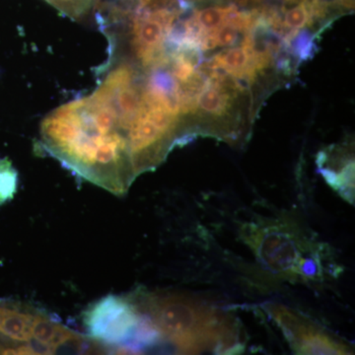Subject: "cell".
Listing matches in <instances>:
<instances>
[{"label":"cell","instance_id":"obj_7","mask_svg":"<svg viewBox=\"0 0 355 355\" xmlns=\"http://www.w3.org/2000/svg\"><path fill=\"white\" fill-rule=\"evenodd\" d=\"M315 15L314 6L309 0H303L295 7L284 13V19L280 21V31L286 34V41H291L296 33L312 23Z\"/></svg>","mask_w":355,"mask_h":355},{"label":"cell","instance_id":"obj_5","mask_svg":"<svg viewBox=\"0 0 355 355\" xmlns=\"http://www.w3.org/2000/svg\"><path fill=\"white\" fill-rule=\"evenodd\" d=\"M268 315L279 327L296 354H350L352 349L297 311L268 305Z\"/></svg>","mask_w":355,"mask_h":355},{"label":"cell","instance_id":"obj_9","mask_svg":"<svg viewBox=\"0 0 355 355\" xmlns=\"http://www.w3.org/2000/svg\"><path fill=\"white\" fill-rule=\"evenodd\" d=\"M18 174L8 159H0V205L12 200L17 191Z\"/></svg>","mask_w":355,"mask_h":355},{"label":"cell","instance_id":"obj_1","mask_svg":"<svg viewBox=\"0 0 355 355\" xmlns=\"http://www.w3.org/2000/svg\"><path fill=\"white\" fill-rule=\"evenodd\" d=\"M130 298L159 338L183 354L227 350L239 345L237 324L214 306L178 294L149 293Z\"/></svg>","mask_w":355,"mask_h":355},{"label":"cell","instance_id":"obj_6","mask_svg":"<svg viewBox=\"0 0 355 355\" xmlns=\"http://www.w3.org/2000/svg\"><path fill=\"white\" fill-rule=\"evenodd\" d=\"M209 69L221 70L236 79H244L248 83H253L261 71L253 51L246 43L241 46L227 49L217 53L209 62Z\"/></svg>","mask_w":355,"mask_h":355},{"label":"cell","instance_id":"obj_2","mask_svg":"<svg viewBox=\"0 0 355 355\" xmlns=\"http://www.w3.org/2000/svg\"><path fill=\"white\" fill-rule=\"evenodd\" d=\"M263 272L272 279L319 282L324 277L322 248L287 220L250 224L244 233Z\"/></svg>","mask_w":355,"mask_h":355},{"label":"cell","instance_id":"obj_8","mask_svg":"<svg viewBox=\"0 0 355 355\" xmlns=\"http://www.w3.org/2000/svg\"><path fill=\"white\" fill-rule=\"evenodd\" d=\"M60 13L73 20L87 17L95 9L98 0H44Z\"/></svg>","mask_w":355,"mask_h":355},{"label":"cell","instance_id":"obj_3","mask_svg":"<svg viewBox=\"0 0 355 355\" xmlns=\"http://www.w3.org/2000/svg\"><path fill=\"white\" fill-rule=\"evenodd\" d=\"M90 342L41 311L0 299V354L84 352Z\"/></svg>","mask_w":355,"mask_h":355},{"label":"cell","instance_id":"obj_4","mask_svg":"<svg viewBox=\"0 0 355 355\" xmlns=\"http://www.w3.org/2000/svg\"><path fill=\"white\" fill-rule=\"evenodd\" d=\"M84 324L96 343L120 350H139L159 340L157 331L132 298L107 296L101 299L86 312Z\"/></svg>","mask_w":355,"mask_h":355}]
</instances>
